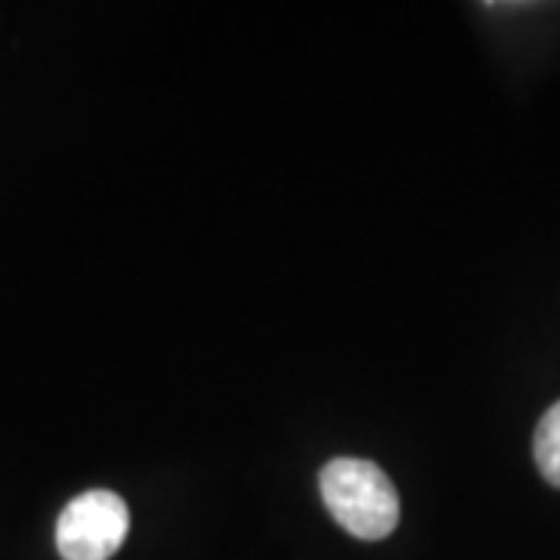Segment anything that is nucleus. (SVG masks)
Wrapping results in <instances>:
<instances>
[{
	"mask_svg": "<svg viewBox=\"0 0 560 560\" xmlns=\"http://www.w3.org/2000/svg\"><path fill=\"white\" fill-rule=\"evenodd\" d=\"M318 486L330 517L340 523L349 536L361 541H381L396 533L401 517L399 492L374 460H327Z\"/></svg>",
	"mask_w": 560,
	"mask_h": 560,
	"instance_id": "obj_1",
	"label": "nucleus"
},
{
	"mask_svg": "<svg viewBox=\"0 0 560 560\" xmlns=\"http://www.w3.org/2000/svg\"><path fill=\"white\" fill-rule=\"evenodd\" d=\"M131 514L121 495L88 489L62 508L57 521V551L62 560H109L128 536Z\"/></svg>",
	"mask_w": 560,
	"mask_h": 560,
	"instance_id": "obj_2",
	"label": "nucleus"
},
{
	"mask_svg": "<svg viewBox=\"0 0 560 560\" xmlns=\"http://www.w3.org/2000/svg\"><path fill=\"white\" fill-rule=\"evenodd\" d=\"M533 455H536V467L541 477L555 489H560V401H555L541 415L536 436H533Z\"/></svg>",
	"mask_w": 560,
	"mask_h": 560,
	"instance_id": "obj_3",
	"label": "nucleus"
}]
</instances>
